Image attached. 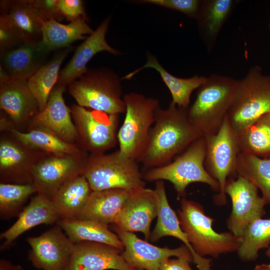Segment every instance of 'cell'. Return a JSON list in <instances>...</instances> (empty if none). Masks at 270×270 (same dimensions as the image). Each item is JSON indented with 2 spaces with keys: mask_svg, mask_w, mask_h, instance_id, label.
Wrapping results in <instances>:
<instances>
[{
  "mask_svg": "<svg viewBox=\"0 0 270 270\" xmlns=\"http://www.w3.org/2000/svg\"><path fill=\"white\" fill-rule=\"evenodd\" d=\"M238 176L251 182L260 190L266 204H270V158L240 152L236 168Z\"/></svg>",
  "mask_w": 270,
  "mask_h": 270,
  "instance_id": "34",
  "label": "cell"
},
{
  "mask_svg": "<svg viewBox=\"0 0 270 270\" xmlns=\"http://www.w3.org/2000/svg\"><path fill=\"white\" fill-rule=\"evenodd\" d=\"M0 270H24L20 264H14L10 260L2 258L0 260Z\"/></svg>",
  "mask_w": 270,
  "mask_h": 270,
  "instance_id": "42",
  "label": "cell"
},
{
  "mask_svg": "<svg viewBox=\"0 0 270 270\" xmlns=\"http://www.w3.org/2000/svg\"><path fill=\"white\" fill-rule=\"evenodd\" d=\"M6 132L23 143L50 154H76L84 150L77 144L68 142L42 126L34 127L26 132L14 128Z\"/></svg>",
  "mask_w": 270,
  "mask_h": 270,
  "instance_id": "32",
  "label": "cell"
},
{
  "mask_svg": "<svg viewBox=\"0 0 270 270\" xmlns=\"http://www.w3.org/2000/svg\"><path fill=\"white\" fill-rule=\"evenodd\" d=\"M119 150L110 154H89L83 173L92 190L145 187L138 164Z\"/></svg>",
  "mask_w": 270,
  "mask_h": 270,
  "instance_id": "8",
  "label": "cell"
},
{
  "mask_svg": "<svg viewBox=\"0 0 270 270\" xmlns=\"http://www.w3.org/2000/svg\"><path fill=\"white\" fill-rule=\"evenodd\" d=\"M43 41L23 42L0 53V66L10 76L28 80L42 65L50 52Z\"/></svg>",
  "mask_w": 270,
  "mask_h": 270,
  "instance_id": "23",
  "label": "cell"
},
{
  "mask_svg": "<svg viewBox=\"0 0 270 270\" xmlns=\"http://www.w3.org/2000/svg\"><path fill=\"white\" fill-rule=\"evenodd\" d=\"M123 99L126 112L118 132V150L139 162L146 149L160 102L136 92L124 94Z\"/></svg>",
  "mask_w": 270,
  "mask_h": 270,
  "instance_id": "5",
  "label": "cell"
},
{
  "mask_svg": "<svg viewBox=\"0 0 270 270\" xmlns=\"http://www.w3.org/2000/svg\"><path fill=\"white\" fill-rule=\"evenodd\" d=\"M148 68H152L157 71L163 82L169 90L172 100L171 103L178 108L186 109L189 106L190 96L193 91L198 89L206 80L207 77L194 76L188 78H180L169 73L159 62L156 56L150 52L146 53V64L138 68L128 74L120 79H131L140 71Z\"/></svg>",
  "mask_w": 270,
  "mask_h": 270,
  "instance_id": "25",
  "label": "cell"
},
{
  "mask_svg": "<svg viewBox=\"0 0 270 270\" xmlns=\"http://www.w3.org/2000/svg\"><path fill=\"white\" fill-rule=\"evenodd\" d=\"M154 190L159 199V208L157 222L151 232L150 240L154 242L166 236L176 238L182 242L188 248L198 270H211V260L200 256L195 252L182 230L178 216L168 202L162 180L156 182Z\"/></svg>",
  "mask_w": 270,
  "mask_h": 270,
  "instance_id": "22",
  "label": "cell"
},
{
  "mask_svg": "<svg viewBox=\"0 0 270 270\" xmlns=\"http://www.w3.org/2000/svg\"><path fill=\"white\" fill-rule=\"evenodd\" d=\"M89 154H48L34 167L32 183L37 193L52 200L58 190L70 179L84 173Z\"/></svg>",
  "mask_w": 270,
  "mask_h": 270,
  "instance_id": "11",
  "label": "cell"
},
{
  "mask_svg": "<svg viewBox=\"0 0 270 270\" xmlns=\"http://www.w3.org/2000/svg\"><path fill=\"white\" fill-rule=\"evenodd\" d=\"M224 192L230 197L232 204L227 222L228 228L230 232L240 238L248 226L265 214L266 203L259 196L258 188L240 176L228 180Z\"/></svg>",
  "mask_w": 270,
  "mask_h": 270,
  "instance_id": "13",
  "label": "cell"
},
{
  "mask_svg": "<svg viewBox=\"0 0 270 270\" xmlns=\"http://www.w3.org/2000/svg\"><path fill=\"white\" fill-rule=\"evenodd\" d=\"M59 216L52 200L37 194L18 216L16 220L0 234L4 240L0 250L10 247L22 234L40 224H52L58 222Z\"/></svg>",
  "mask_w": 270,
  "mask_h": 270,
  "instance_id": "21",
  "label": "cell"
},
{
  "mask_svg": "<svg viewBox=\"0 0 270 270\" xmlns=\"http://www.w3.org/2000/svg\"><path fill=\"white\" fill-rule=\"evenodd\" d=\"M190 120L186 108L170 103L158 110L146 152L140 162L145 168L164 166L202 136Z\"/></svg>",
  "mask_w": 270,
  "mask_h": 270,
  "instance_id": "1",
  "label": "cell"
},
{
  "mask_svg": "<svg viewBox=\"0 0 270 270\" xmlns=\"http://www.w3.org/2000/svg\"><path fill=\"white\" fill-rule=\"evenodd\" d=\"M193 262L191 254L176 258H168L161 266L159 270H193L190 262Z\"/></svg>",
  "mask_w": 270,
  "mask_h": 270,
  "instance_id": "41",
  "label": "cell"
},
{
  "mask_svg": "<svg viewBox=\"0 0 270 270\" xmlns=\"http://www.w3.org/2000/svg\"><path fill=\"white\" fill-rule=\"evenodd\" d=\"M253 270H270V264H258Z\"/></svg>",
  "mask_w": 270,
  "mask_h": 270,
  "instance_id": "43",
  "label": "cell"
},
{
  "mask_svg": "<svg viewBox=\"0 0 270 270\" xmlns=\"http://www.w3.org/2000/svg\"><path fill=\"white\" fill-rule=\"evenodd\" d=\"M37 190L32 183H0V218L8 220L17 217L26 206L28 198Z\"/></svg>",
  "mask_w": 270,
  "mask_h": 270,
  "instance_id": "36",
  "label": "cell"
},
{
  "mask_svg": "<svg viewBox=\"0 0 270 270\" xmlns=\"http://www.w3.org/2000/svg\"><path fill=\"white\" fill-rule=\"evenodd\" d=\"M268 28L270 30V22L269 24H268Z\"/></svg>",
  "mask_w": 270,
  "mask_h": 270,
  "instance_id": "45",
  "label": "cell"
},
{
  "mask_svg": "<svg viewBox=\"0 0 270 270\" xmlns=\"http://www.w3.org/2000/svg\"><path fill=\"white\" fill-rule=\"evenodd\" d=\"M110 20V16L106 18L78 46L70 60L60 71L56 85L66 87L82 76L88 70L86 66L88 62L99 52L120 54V52L108 44L106 39Z\"/></svg>",
  "mask_w": 270,
  "mask_h": 270,
  "instance_id": "19",
  "label": "cell"
},
{
  "mask_svg": "<svg viewBox=\"0 0 270 270\" xmlns=\"http://www.w3.org/2000/svg\"><path fill=\"white\" fill-rule=\"evenodd\" d=\"M240 152L270 158V112L266 114L238 136Z\"/></svg>",
  "mask_w": 270,
  "mask_h": 270,
  "instance_id": "33",
  "label": "cell"
},
{
  "mask_svg": "<svg viewBox=\"0 0 270 270\" xmlns=\"http://www.w3.org/2000/svg\"><path fill=\"white\" fill-rule=\"evenodd\" d=\"M4 132L0 140V183H32V172L34 167L50 154L32 148L10 132Z\"/></svg>",
  "mask_w": 270,
  "mask_h": 270,
  "instance_id": "12",
  "label": "cell"
},
{
  "mask_svg": "<svg viewBox=\"0 0 270 270\" xmlns=\"http://www.w3.org/2000/svg\"><path fill=\"white\" fill-rule=\"evenodd\" d=\"M238 80L216 74L207 77L198 88L192 104L186 108L190 122L202 136L216 133L227 114Z\"/></svg>",
  "mask_w": 270,
  "mask_h": 270,
  "instance_id": "2",
  "label": "cell"
},
{
  "mask_svg": "<svg viewBox=\"0 0 270 270\" xmlns=\"http://www.w3.org/2000/svg\"><path fill=\"white\" fill-rule=\"evenodd\" d=\"M72 48L69 46L58 51L28 79V87L38 102L40 112L45 108L57 84L60 66Z\"/></svg>",
  "mask_w": 270,
  "mask_h": 270,
  "instance_id": "31",
  "label": "cell"
},
{
  "mask_svg": "<svg viewBox=\"0 0 270 270\" xmlns=\"http://www.w3.org/2000/svg\"><path fill=\"white\" fill-rule=\"evenodd\" d=\"M113 230L124 245L122 252L124 259L138 270H159L170 257L179 258L191 254L185 245L176 248L159 247L141 240L132 232L114 226Z\"/></svg>",
  "mask_w": 270,
  "mask_h": 270,
  "instance_id": "17",
  "label": "cell"
},
{
  "mask_svg": "<svg viewBox=\"0 0 270 270\" xmlns=\"http://www.w3.org/2000/svg\"><path fill=\"white\" fill-rule=\"evenodd\" d=\"M158 208L155 190L143 187L132 190L114 226L127 232H140L148 240L151 224L158 216Z\"/></svg>",
  "mask_w": 270,
  "mask_h": 270,
  "instance_id": "16",
  "label": "cell"
},
{
  "mask_svg": "<svg viewBox=\"0 0 270 270\" xmlns=\"http://www.w3.org/2000/svg\"><path fill=\"white\" fill-rule=\"evenodd\" d=\"M138 2L176 10L196 20L202 3V0H142Z\"/></svg>",
  "mask_w": 270,
  "mask_h": 270,
  "instance_id": "37",
  "label": "cell"
},
{
  "mask_svg": "<svg viewBox=\"0 0 270 270\" xmlns=\"http://www.w3.org/2000/svg\"><path fill=\"white\" fill-rule=\"evenodd\" d=\"M204 136L206 144L204 167L220 185V192L216 196V202L220 204H224L226 182L228 178L236 176L240 153L238 136L230 127L226 116L216 133Z\"/></svg>",
  "mask_w": 270,
  "mask_h": 270,
  "instance_id": "9",
  "label": "cell"
},
{
  "mask_svg": "<svg viewBox=\"0 0 270 270\" xmlns=\"http://www.w3.org/2000/svg\"><path fill=\"white\" fill-rule=\"evenodd\" d=\"M68 238L74 244L82 242L102 243L122 251L124 245L108 224L92 220L60 219L57 222Z\"/></svg>",
  "mask_w": 270,
  "mask_h": 270,
  "instance_id": "29",
  "label": "cell"
},
{
  "mask_svg": "<svg viewBox=\"0 0 270 270\" xmlns=\"http://www.w3.org/2000/svg\"><path fill=\"white\" fill-rule=\"evenodd\" d=\"M206 150V140L202 136L170 162L150 168L144 178L148 182H170L180 196L185 194L190 184L196 182L206 184L212 190L220 192L218 182L210 175L204 167Z\"/></svg>",
  "mask_w": 270,
  "mask_h": 270,
  "instance_id": "7",
  "label": "cell"
},
{
  "mask_svg": "<svg viewBox=\"0 0 270 270\" xmlns=\"http://www.w3.org/2000/svg\"><path fill=\"white\" fill-rule=\"evenodd\" d=\"M130 192L120 188L92 190L78 219L113 224L122 210Z\"/></svg>",
  "mask_w": 270,
  "mask_h": 270,
  "instance_id": "26",
  "label": "cell"
},
{
  "mask_svg": "<svg viewBox=\"0 0 270 270\" xmlns=\"http://www.w3.org/2000/svg\"><path fill=\"white\" fill-rule=\"evenodd\" d=\"M65 90L66 87L64 86L56 85L54 86L50 94L45 108L34 118L28 130L35 126H42L64 140L77 144L76 128L70 108L66 104L63 97Z\"/></svg>",
  "mask_w": 270,
  "mask_h": 270,
  "instance_id": "20",
  "label": "cell"
},
{
  "mask_svg": "<svg viewBox=\"0 0 270 270\" xmlns=\"http://www.w3.org/2000/svg\"><path fill=\"white\" fill-rule=\"evenodd\" d=\"M120 78L108 68L88 70L68 86V92L80 106L120 114L126 112Z\"/></svg>",
  "mask_w": 270,
  "mask_h": 270,
  "instance_id": "4",
  "label": "cell"
},
{
  "mask_svg": "<svg viewBox=\"0 0 270 270\" xmlns=\"http://www.w3.org/2000/svg\"><path fill=\"white\" fill-rule=\"evenodd\" d=\"M234 0H204L196 20L198 31L207 50L214 47L220 32L232 14Z\"/></svg>",
  "mask_w": 270,
  "mask_h": 270,
  "instance_id": "28",
  "label": "cell"
},
{
  "mask_svg": "<svg viewBox=\"0 0 270 270\" xmlns=\"http://www.w3.org/2000/svg\"><path fill=\"white\" fill-rule=\"evenodd\" d=\"M24 42L18 38L6 16L2 12L0 16V53L14 49Z\"/></svg>",
  "mask_w": 270,
  "mask_h": 270,
  "instance_id": "38",
  "label": "cell"
},
{
  "mask_svg": "<svg viewBox=\"0 0 270 270\" xmlns=\"http://www.w3.org/2000/svg\"><path fill=\"white\" fill-rule=\"evenodd\" d=\"M0 108L10 120L11 128L22 132L28 130L32 120L40 112L28 80L10 76L1 66Z\"/></svg>",
  "mask_w": 270,
  "mask_h": 270,
  "instance_id": "14",
  "label": "cell"
},
{
  "mask_svg": "<svg viewBox=\"0 0 270 270\" xmlns=\"http://www.w3.org/2000/svg\"><path fill=\"white\" fill-rule=\"evenodd\" d=\"M180 226L195 252L204 257L216 258L238 250L240 238L230 232L219 233L212 227L214 219L198 203L182 198L178 212Z\"/></svg>",
  "mask_w": 270,
  "mask_h": 270,
  "instance_id": "3",
  "label": "cell"
},
{
  "mask_svg": "<svg viewBox=\"0 0 270 270\" xmlns=\"http://www.w3.org/2000/svg\"><path fill=\"white\" fill-rule=\"evenodd\" d=\"M92 192L85 176L78 175L64 184L52 200L60 219H78Z\"/></svg>",
  "mask_w": 270,
  "mask_h": 270,
  "instance_id": "27",
  "label": "cell"
},
{
  "mask_svg": "<svg viewBox=\"0 0 270 270\" xmlns=\"http://www.w3.org/2000/svg\"><path fill=\"white\" fill-rule=\"evenodd\" d=\"M270 246V218H258L247 227L240 238L237 250L239 258L244 261L256 260L258 251Z\"/></svg>",
  "mask_w": 270,
  "mask_h": 270,
  "instance_id": "35",
  "label": "cell"
},
{
  "mask_svg": "<svg viewBox=\"0 0 270 270\" xmlns=\"http://www.w3.org/2000/svg\"><path fill=\"white\" fill-rule=\"evenodd\" d=\"M26 240L30 247L28 260L38 270H64L74 246L58 224Z\"/></svg>",
  "mask_w": 270,
  "mask_h": 270,
  "instance_id": "15",
  "label": "cell"
},
{
  "mask_svg": "<svg viewBox=\"0 0 270 270\" xmlns=\"http://www.w3.org/2000/svg\"><path fill=\"white\" fill-rule=\"evenodd\" d=\"M59 8L64 18L70 22L80 17L88 20L82 0H59Z\"/></svg>",
  "mask_w": 270,
  "mask_h": 270,
  "instance_id": "40",
  "label": "cell"
},
{
  "mask_svg": "<svg viewBox=\"0 0 270 270\" xmlns=\"http://www.w3.org/2000/svg\"><path fill=\"white\" fill-rule=\"evenodd\" d=\"M270 112V74L262 73L260 66L252 67L238 80L227 112L229 124L238 136L264 114Z\"/></svg>",
  "mask_w": 270,
  "mask_h": 270,
  "instance_id": "6",
  "label": "cell"
},
{
  "mask_svg": "<svg viewBox=\"0 0 270 270\" xmlns=\"http://www.w3.org/2000/svg\"><path fill=\"white\" fill-rule=\"evenodd\" d=\"M0 12L6 16L24 42L42 40V28L46 20L34 7L32 0H1Z\"/></svg>",
  "mask_w": 270,
  "mask_h": 270,
  "instance_id": "24",
  "label": "cell"
},
{
  "mask_svg": "<svg viewBox=\"0 0 270 270\" xmlns=\"http://www.w3.org/2000/svg\"><path fill=\"white\" fill-rule=\"evenodd\" d=\"M122 252L102 243L78 242L64 270H138L124 260Z\"/></svg>",
  "mask_w": 270,
  "mask_h": 270,
  "instance_id": "18",
  "label": "cell"
},
{
  "mask_svg": "<svg viewBox=\"0 0 270 270\" xmlns=\"http://www.w3.org/2000/svg\"><path fill=\"white\" fill-rule=\"evenodd\" d=\"M86 20L80 17L66 24L55 20H46L42 28V40L50 51L69 47L73 42L85 40L86 34L94 32Z\"/></svg>",
  "mask_w": 270,
  "mask_h": 270,
  "instance_id": "30",
  "label": "cell"
},
{
  "mask_svg": "<svg viewBox=\"0 0 270 270\" xmlns=\"http://www.w3.org/2000/svg\"><path fill=\"white\" fill-rule=\"evenodd\" d=\"M266 254L268 257L270 258V246L266 250Z\"/></svg>",
  "mask_w": 270,
  "mask_h": 270,
  "instance_id": "44",
  "label": "cell"
},
{
  "mask_svg": "<svg viewBox=\"0 0 270 270\" xmlns=\"http://www.w3.org/2000/svg\"><path fill=\"white\" fill-rule=\"evenodd\" d=\"M78 134V145L89 154L104 153L118 142L120 114L72 104L70 108Z\"/></svg>",
  "mask_w": 270,
  "mask_h": 270,
  "instance_id": "10",
  "label": "cell"
},
{
  "mask_svg": "<svg viewBox=\"0 0 270 270\" xmlns=\"http://www.w3.org/2000/svg\"><path fill=\"white\" fill-rule=\"evenodd\" d=\"M32 2L46 20H52L60 22L64 18L59 8V0H32Z\"/></svg>",
  "mask_w": 270,
  "mask_h": 270,
  "instance_id": "39",
  "label": "cell"
}]
</instances>
